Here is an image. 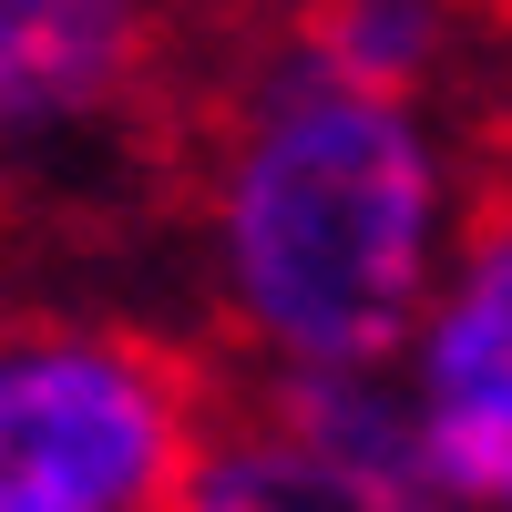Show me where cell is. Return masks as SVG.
I'll return each mask as SVG.
<instances>
[{
    "label": "cell",
    "mask_w": 512,
    "mask_h": 512,
    "mask_svg": "<svg viewBox=\"0 0 512 512\" xmlns=\"http://www.w3.org/2000/svg\"><path fill=\"white\" fill-rule=\"evenodd\" d=\"M205 431V390L164 338L0 318V512H175Z\"/></svg>",
    "instance_id": "2"
},
{
    "label": "cell",
    "mask_w": 512,
    "mask_h": 512,
    "mask_svg": "<svg viewBox=\"0 0 512 512\" xmlns=\"http://www.w3.org/2000/svg\"><path fill=\"white\" fill-rule=\"evenodd\" d=\"M175 512H472V502H451L431 472H359V461H328V451H308L297 431H277V420L246 400L236 420L205 431Z\"/></svg>",
    "instance_id": "5"
},
{
    "label": "cell",
    "mask_w": 512,
    "mask_h": 512,
    "mask_svg": "<svg viewBox=\"0 0 512 512\" xmlns=\"http://www.w3.org/2000/svg\"><path fill=\"white\" fill-rule=\"evenodd\" d=\"M154 21L123 0H0V144L82 134L144 93Z\"/></svg>",
    "instance_id": "4"
},
{
    "label": "cell",
    "mask_w": 512,
    "mask_h": 512,
    "mask_svg": "<svg viewBox=\"0 0 512 512\" xmlns=\"http://www.w3.org/2000/svg\"><path fill=\"white\" fill-rule=\"evenodd\" d=\"M472 216V175L431 103L369 93L287 41L236 72L205 144V297L256 379L400 369Z\"/></svg>",
    "instance_id": "1"
},
{
    "label": "cell",
    "mask_w": 512,
    "mask_h": 512,
    "mask_svg": "<svg viewBox=\"0 0 512 512\" xmlns=\"http://www.w3.org/2000/svg\"><path fill=\"white\" fill-rule=\"evenodd\" d=\"M256 410L297 431L328 461H359V472H431L400 400V369H308V379H256Z\"/></svg>",
    "instance_id": "6"
},
{
    "label": "cell",
    "mask_w": 512,
    "mask_h": 512,
    "mask_svg": "<svg viewBox=\"0 0 512 512\" xmlns=\"http://www.w3.org/2000/svg\"><path fill=\"white\" fill-rule=\"evenodd\" d=\"M400 400L431 482L472 512H512V205H482L431 318L400 349Z\"/></svg>",
    "instance_id": "3"
},
{
    "label": "cell",
    "mask_w": 512,
    "mask_h": 512,
    "mask_svg": "<svg viewBox=\"0 0 512 512\" xmlns=\"http://www.w3.org/2000/svg\"><path fill=\"white\" fill-rule=\"evenodd\" d=\"M308 52H318L328 72L369 82V93L431 103V72H441V52H451V21L420 11V0H338V11L308 21Z\"/></svg>",
    "instance_id": "7"
}]
</instances>
